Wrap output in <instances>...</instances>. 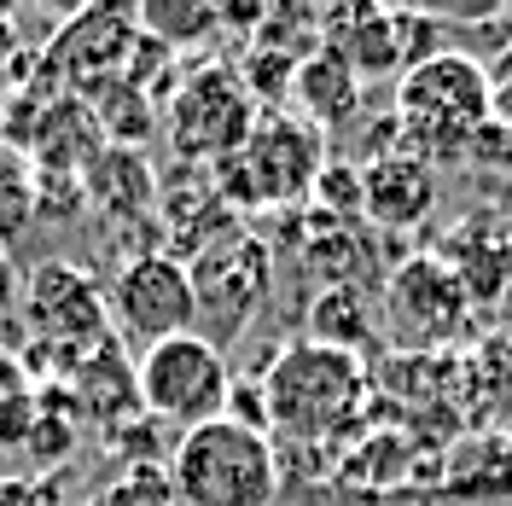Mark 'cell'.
Segmentation results:
<instances>
[{
    "label": "cell",
    "mask_w": 512,
    "mask_h": 506,
    "mask_svg": "<svg viewBox=\"0 0 512 506\" xmlns=\"http://www.w3.org/2000/svg\"><path fill=\"white\" fill-rule=\"evenodd\" d=\"M309 204H315L326 222H367V216H361V163H338L332 158L326 169H320L315 198H309Z\"/></svg>",
    "instance_id": "20"
},
{
    "label": "cell",
    "mask_w": 512,
    "mask_h": 506,
    "mask_svg": "<svg viewBox=\"0 0 512 506\" xmlns=\"http://www.w3.org/2000/svg\"><path fill=\"white\" fill-rule=\"evenodd\" d=\"M478 373H472V384H501L495 390V413L501 419H512V338H489V344L478 349V361H472Z\"/></svg>",
    "instance_id": "22"
},
{
    "label": "cell",
    "mask_w": 512,
    "mask_h": 506,
    "mask_svg": "<svg viewBox=\"0 0 512 506\" xmlns=\"http://www.w3.org/2000/svg\"><path fill=\"white\" fill-rule=\"evenodd\" d=\"M239 82L251 88V99H286L291 82H297V64L280 53V47H268V41H256L245 64H239Z\"/></svg>",
    "instance_id": "21"
},
{
    "label": "cell",
    "mask_w": 512,
    "mask_h": 506,
    "mask_svg": "<svg viewBox=\"0 0 512 506\" xmlns=\"http://www.w3.org/2000/svg\"><path fill=\"white\" fill-rule=\"evenodd\" d=\"M134 384H140V408L181 437V431H198V425L227 413L233 367H227V355L216 344L187 332V338H169V344L146 349L134 361Z\"/></svg>",
    "instance_id": "6"
},
{
    "label": "cell",
    "mask_w": 512,
    "mask_h": 506,
    "mask_svg": "<svg viewBox=\"0 0 512 506\" xmlns=\"http://www.w3.org/2000/svg\"><path fill=\"white\" fill-rule=\"evenodd\" d=\"M326 134L291 111H262L251 128V140L233 152L227 163H216V187L227 204L245 210H291L303 198H315V181L326 169Z\"/></svg>",
    "instance_id": "4"
},
{
    "label": "cell",
    "mask_w": 512,
    "mask_h": 506,
    "mask_svg": "<svg viewBox=\"0 0 512 506\" xmlns=\"http://www.w3.org/2000/svg\"><path fill=\"white\" fill-rule=\"evenodd\" d=\"M216 24H222V12H216V6H158V0H152V6L140 12V30L158 35L169 53L198 47V41L216 30Z\"/></svg>",
    "instance_id": "19"
},
{
    "label": "cell",
    "mask_w": 512,
    "mask_h": 506,
    "mask_svg": "<svg viewBox=\"0 0 512 506\" xmlns=\"http://www.w3.org/2000/svg\"><path fill=\"white\" fill-rule=\"evenodd\" d=\"M169 489L175 506H274L280 501V448L268 431L239 419H210L169 443Z\"/></svg>",
    "instance_id": "3"
},
{
    "label": "cell",
    "mask_w": 512,
    "mask_h": 506,
    "mask_svg": "<svg viewBox=\"0 0 512 506\" xmlns=\"http://www.w3.org/2000/svg\"><path fill=\"white\" fill-rule=\"evenodd\" d=\"M134 41H140V12H134V6H94V12H76V18L53 35L47 70H53L76 99H94L99 88L123 82Z\"/></svg>",
    "instance_id": "11"
},
{
    "label": "cell",
    "mask_w": 512,
    "mask_h": 506,
    "mask_svg": "<svg viewBox=\"0 0 512 506\" xmlns=\"http://www.w3.org/2000/svg\"><path fill=\"white\" fill-rule=\"evenodd\" d=\"M256 117L262 111H256L251 88L222 59L192 64L187 76L175 82V94H169V140H175V152L187 163H204V169L233 158L251 140Z\"/></svg>",
    "instance_id": "8"
},
{
    "label": "cell",
    "mask_w": 512,
    "mask_h": 506,
    "mask_svg": "<svg viewBox=\"0 0 512 506\" xmlns=\"http://www.w3.org/2000/svg\"><path fill=\"white\" fill-rule=\"evenodd\" d=\"M35 431V384L12 349H0V454L24 448Z\"/></svg>",
    "instance_id": "17"
},
{
    "label": "cell",
    "mask_w": 512,
    "mask_h": 506,
    "mask_svg": "<svg viewBox=\"0 0 512 506\" xmlns=\"http://www.w3.org/2000/svg\"><path fill=\"white\" fill-rule=\"evenodd\" d=\"M291 99L303 105V123H315L320 134H326V128H344L355 117V105H361V76H355L332 47H315L309 59L297 64Z\"/></svg>",
    "instance_id": "14"
},
{
    "label": "cell",
    "mask_w": 512,
    "mask_h": 506,
    "mask_svg": "<svg viewBox=\"0 0 512 506\" xmlns=\"http://www.w3.org/2000/svg\"><path fill=\"white\" fill-rule=\"evenodd\" d=\"M373 332H384V326L379 309H373V291H361V285H326L309 309V344L361 355L373 344Z\"/></svg>",
    "instance_id": "15"
},
{
    "label": "cell",
    "mask_w": 512,
    "mask_h": 506,
    "mask_svg": "<svg viewBox=\"0 0 512 506\" xmlns=\"http://www.w3.org/2000/svg\"><path fill=\"white\" fill-rule=\"evenodd\" d=\"M105 158V128H99L94 105L76 94L47 99L41 123H35V169L41 175H88Z\"/></svg>",
    "instance_id": "13"
},
{
    "label": "cell",
    "mask_w": 512,
    "mask_h": 506,
    "mask_svg": "<svg viewBox=\"0 0 512 506\" xmlns=\"http://www.w3.org/2000/svg\"><path fill=\"white\" fill-rule=\"evenodd\" d=\"M192 274V297H198V338L204 344H233L251 315L268 303V285H274V245L251 233V227H227L210 245H198L187 256Z\"/></svg>",
    "instance_id": "5"
},
{
    "label": "cell",
    "mask_w": 512,
    "mask_h": 506,
    "mask_svg": "<svg viewBox=\"0 0 512 506\" xmlns=\"http://www.w3.org/2000/svg\"><path fill=\"white\" fill-rule=\"evenodd\" d=\"M437 169L408 158V152H384V158L361 163V216L379 233H414L431 222L437 210Z\"/></svg>",
    "instance_id": "12"
},
{
    "label": "cell",
    "mask_w": 512,
    "mask_h": 506,
    "mask_svg": "<svg viewBox=\"0 0 512 506\" xmlns=\"http://www.w3.org/2000/svg\"><path fill=\"white\" fill-rule=\"evenodd\" d=\"M501 245H507V274H512V227L501 233Z\"/></svg>",
    "instance_id": "23"
},
{
    "label": "cell",
    "mask_w": 512,
    "mask_h": 506,
    "mask_svg": "<svg viewBox=\"0 0 512 506\" xmlns=\"http://www.w3.org/2000/svg\"><path fill=\"white\" fill-rule=\"evenodd\" d=\"M111 309V332L123 349H158L169 338L198 332V297H192V274L181 256L169 251H140L117 268V280L105 291Z\"/></svg>",
    "instance_id": "9"
},
{
    "label": "cell",
    "mask_w": 512,
    "mask_h": 506,
    "mask_svg": "<svg viewBox=\"0 0 512 506\" xmlns=\"http://www.w3.org/2000/svg\"><path fill=\"white\" fill-rule=\"evenodd\" d=\"M88 181V204H94L99 216H140L146 204H152V169L140 152H128V146H105V158L82 175Z\"/></svg>",
    "instance_id": "16"
},
{
    "label": "cell",
    "mask_w": 512,
    "mask_h": 506,
    "mask_svg": "<svg viewBox=\"0 0 512 506\" xmlns=\"http://www.w3.org/2000/svg\"><path fill=\"white\" fill-rule=\"evenodd\" d=\"M35 222V163L18 146H0V245Z\"/></svg>",
    "instance_id": "18"
},
{
    "label": "cell",
    "mask_w": 512,
    "mask_h": 506,
    "mask_svg": "<svg viewBox=\"0 0 512 506\" xmlns=\"http://www.w3.org/2000/svg\"><path fill=\"white\" fill-rule=\"evenodd\" d=\"M262 396H268V431H280L286 448L332 454L361 437L373 413V373L361 367V355L297 338L274 355Z\"/></svg>",
    "instance_id": "1"
},
{
    "label": "cell",
    "mask_w": 512,
    "mask_h": 506,
    "mask_svg": "<svg viewBox=\"0 0 512 506\" xmlns=\"http://www.w3.org/2000/svg\"><path fill=\"white\" fill-rule=\"evenodd\" d=\"M396 134L402 152L419 163H448L466 158L478 146V134L495 123V88L489 70L466 53H437V59L414 64L396 82Z\"/></svg>",
    "instance_id": "2"
},
{
    "label": "cell",
    "mask_w": 512,
    "mask_h": 506,
    "mask_svg": "<svg viewBox=\"0 0 512 506\" xmlns=\"http://www.w3.org/2000/svg\"><path fill=\"white\" fill-rule=\"evenodd\" d=\"M24 320H30L35 344L47 349V361L59 373H82L94 355H105L117 344L105 291L82 268H70V262H41L30 274V285H24Z\"/></svg>",
    "instance_id": "7"
},
{
    "label": "cell",
    "mask_w": 512,
    "mask_h": 506,
    "mask_svg": "<svg viewBox=\"0 0 512 506\" xmlns=\"http://www.w3.org/2000/svg\"><path fill=\"white\" fill-rule=\"evenodd\" d=\"M472 320V297L460 274L448 268L443 256H408L379 297V326L384 338L402 349V355H431V349L454 344Z\"/></svg>",
    "instance_id": "10"
}]
</instances>
